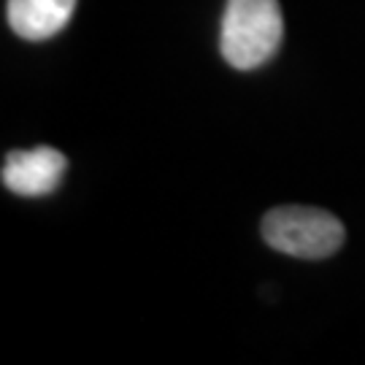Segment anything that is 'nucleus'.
Segmentation results:
<instances>
[{
    "label": "nucleus",
    "mask_w": 365,
    "mask_h": 365,
    "mask_svg": "<svg viewBox=\"0 0 365 365\" xmlns=\"http://www.w3.org/2000/svg\"><path fill=\"white\" fill-rule=\"evenodd\" d=\"M284 36L279 0H227L222 14L220 52L235 71L265 66Z\"/></svg>",
    "instance_id": "obj_1"
},
{
    "label": "nucleus",
    "mask_w": 365,
    "mask_h": 365,
    "mask_svg": "<svg viewBox=\"0 0 365 365\" xmlns=\"http://www.w3.org/2000/svg\"><path fill=\"white\" fill-rule=\"evenodd\" d=\"M66 155L54 146H36V149H14L3 163V187L19 197L52 195L60 187L66 173Z\"/></svg>",
    "instance_id": "obj_3"
},
{
    "label": "nucleus",
    "mask_w": 365,
    "mask_h": 365,
    "mask_svg": "<svg viewBox=\"0 0 365 365\" xmlns=\"http://www.w3.org/2000/svg\"><path fill=\"white\" fill-rule=\"evenodd\" d=\"M76 0H9V25L19 38L46 41L71 22Z\"/></svg>",
    "instance_id": "obj_4"
},
{
    "label": "nucleus",
    "mask_w": 365,
    "mask_h": 365,
    "mask_svg": "<svg viewBox=\"0 0 365 365\" xmlns=\"http://www.w3.org/2000/svg\"><path fill=\"white\" fill-rule=\"evenodd\" d=\"M265 244L300 260H325L344 244V225L330 211L312 206H279L262 217Z\"/></svg>",
    "instance_id": "obj_2"
}]
</instances>
